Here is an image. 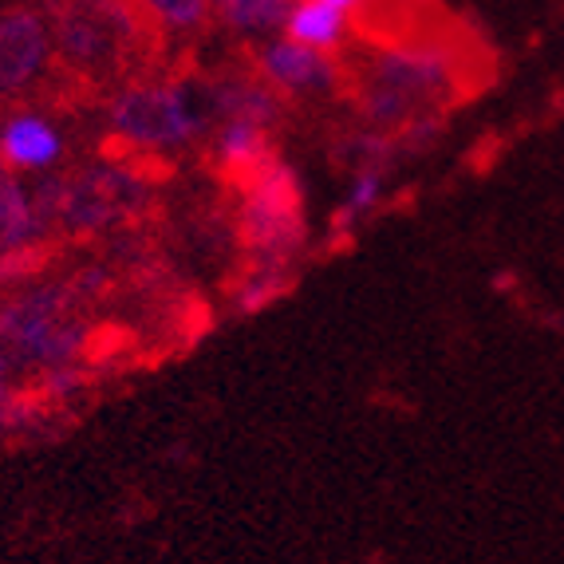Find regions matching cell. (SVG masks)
<instances>
[{"label":"cell","instance_id":"obj_1","mask_svg":"<svg viewBox=\"0 0 564 564\" xmlns=\"http://www.w3.org/2000/svg\"><path fill=\"white\" fill-rule=\"evenodd\" d=\"M107 122L119 142L139 147V151H182L189 142H198L214 122L206 79L186 76H151V79H127L115 91L107 107Z\"/></svg>","mask_w":564,"mask_h":564},{"label":"cell","instance_id":"obj_2","mask_svg":"<svg viewBox=\"0 0 564 564\" xmlns=\"http://www.w3.org/2000/svg\"><path fill=\"white\" fill-rule=\"evenodd\" d=\"M237 237L253 264L289 269L308 245V221H304V194L296 170L276 154L253 178L241 186V209H237Z\"/></svg>","mask_w":564,"mask_h":564},{"label":"cell","instance_id":"obj_3","mask_svg":"<svg viewBox=\"0 0 564 564\" xmlns=\"http://www.w3.org/2000/svg\"><path fill=\"white\" fill-rule=\"evenodd\" d=\"M56 72V47L44 12L20 4L0 12V107H44V91Z\"/></svg>","mask_w":564,"mask_h":564},{"label":"cell","instance_id":"obj_4","mask_svg":"<svg viewBox=\"0 0 564 564\" xmlns=\"http://www.w3.org/2000/svg\"><path fill=\"white\" fill-rule=\"evenodd\" d=\"M253 72L273 87L281 99H301V95H332L344 87V64L328 52L304 47L296 40H269L253 56Z\"/></svg>","mask_w":564,"mask_h":564},{"label":"cell","instance_id":"obj_5","mask_svg":"<svg viewBox=\"0 0 564 564\" xmlns=\"http://www.w3.org/2000/svg\"><path fill=\"white\" fill-rule=\"evenodd\" d=\"M209 159H214L217 174H221L229 186L241 189L264 162L276 159V151H273V139H269L264 127L245 122V119H226V122H217L214 154H209Z\"/></svg>","mask_w":564,"mask_h":564},{"label":"cell","instance_id":"obj_6","mask_svg":"<svg viewBox=\"0 0 564 564\" xmlns=\"http://www.w3.org/2000/svg\"><path fill=\"white\" fill-rule=\"evenodd\" d=\"M209 107H214V122L226 119H245L257 122V127H276L281 122V95L264 84L261 76H221L206 79Z\"/></svg>","mask_w":564,"mask_h":564},{"label":"cell","instance_id":"obj_7","mask_svg":"<svg viewBox=\"0 0 564 564\" xmlns=\"http://www.w3.org/2000/svg\"><path fill=\"white\" fill-rule=\"evenodd\" d=\"M64 159V134L36 111L12 115L0 131V162L9 170H47Z\"/></svg>","mask_w":564,"mask_h":564},{"label":"cell","instance_id":"obj_8","mask_svg":"<svg viewBox=\"0 0 564 564\" xmlns=\"http://www.w3.org/2000/svg\"><path fill=\"white\" fill-rule=\"evenodd\" d=\"M284 36L332 56V52H339V47L348 44V17L321 4V0H296L289 20H284Z\"/></svg>","mask_w":564,"mask_h":564},{"label":"cell","instance_id":"obj_9","mask_svg":"<svg viewBox=\"0 0 564 564\" xmlns=\"http://www.w3.org/2000/svg\"><path fill=\"white\" fill-rule=\"evenodd\" d=\"M47 237L44 226L36 221V209H32V194L17 182L4 162H0V249H12V245L36 241Z\"/></svg>","mask_w":564,"mask_h":564},{"label":"cell","instance_id":"obj_10","mask_svg":"<svg viewBox=\"0 0 564 564\" xmlns=\"http://www.w3.org/2000/svg\"><path fill=\"white\" fill-rule=\"evenodd\" d=\"M134 9H139V17L147 20L162 40L198 36L209 24V17H214L209 0H134Z\"/></svg>","mask_w":564,"mask_h":564},{"label":"cell","instance_id":"obj_11","mask_svg":"<svg viewBox=\"0 0 564 564\" xmlns=\"http://www.w3.org/2000/svg\"><path fill=\"white\" fill-rule=\"evenodd\" d=\"M296 0H209V9L226 20L234 32L245 36H269V32H284Z\"/></svg>","mask_w":564,"mask_h":564},{"label":"cell","instance_id":"obj_12","mask_svg":"<svg viewBox=\"0 0 564 564\" xmlns=\"http://www.w3.org/2000/svg\"><path fill=\"white\" fill-rule=\"evenodd\" d=\"M59 237H36V241L12 245L0 249V289H17V284H32L36 276H44L59 257Z\"/></svg>","mask_w":564,"mask_h":564},{"label":"cell","instance_id":"obj_13","mask_svg":"<svg viewBox=\"0 0 564 564\" xmlns=\"http://www.w3.org/2000/svg\"><path fill=\"white\" fill-rule=\"evenodd\" d=\"M292 289V273L289 269H273V264H253V273L245 276L234 292V308L241 316H253V312L269 308Z\"/></svg>","mask_w":564,"mask_h":564},{"label":"cell","instance_id":"obj_14","mask_svg":"<svg viewBox=\"0 0 564 564\" xmlns=\"http://www.w3.org/2000/svg\"><path fill=\"white\" fill-rule=\"evenodd\" d=\"M383 178H387V170H379V166H364V170L351 174V186H348V194H344V206L336 209V229L356 226L359 217H367L379 206V198H383Z\"/></svg>","mask_w":564,"mask_h":564},{"label":"cell","instance_id":"obj_15","mask_svg":"<svg viewBox=\"0 0 564 564\" xmlns=\"http://www.w3.org/2000/svg\"><path fill=\"white\" fill-rule=\"evenodd\" d=\"M321 4H328V9H336V12H344V17H351V12L364 4V0H321Z\"/></svg>","mask_w":564,"mask_h":564}]
</instances>
